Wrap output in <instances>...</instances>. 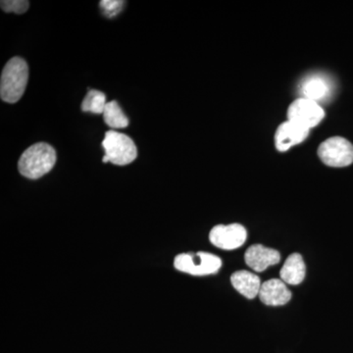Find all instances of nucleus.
Here are the masks:
<instances>
[{"label": "nucleus", "mask_w": 353, "mask_h": 353, "mask_svg": "<svg viewBox=\"0 0 353 353\" xmlns=\"http://www.w3.org/2000/svg\"><path fill=\"white\" fill-rule=\"evenodd\" d=\"M29 80V67L23 58L14 57L7 62L0 80V97L3 101L16 103L24 94Z\"/></svg>", "instance_id": "obj_1"}, {"label": "nucleus", "mask_w": 353, "mask_h": 353, "mask_svg": "<svg viewBox=\"0 0 353 353\" xmlns=\"http://www.w3.org/2000/svg\"><path fill=\"white\" fill-rule=\"evenodd\" d=\"M57 152L54 148L46 143H34L25 150L18 162L19 172L26 178L39 179L54 167Z\"/></svg>", "instance_id": "obj_2"}, {"label": "nucleus", "mask_w": 353, "mask_h": 353, "mask_svg": "<svg viewBox=\"0 0 353 353\" xmlns=\"http://www.w3.org/2000/svg\"><path fill=\"white\" fill-rule=\"evenodd\" d=\"M102 148L105 150L102 161L111 162L119 166L132 163L138 157V150L134 141L127 134L116 131L105 132Z\"/></svg>", "instance_id": "obj_3"}, {"label": "nucleus", "mask_w": 353, "mask_h": 353, "mask_svg": "<svg viewBox=\"0 0 353 353\" xmlns=\"http://www.w3.org/2000/svg\"><path fill=\"white\" fill-rule=\"evenodd\" d=\"M174 266L176 270L194 276H208L217 273L222 260L208 252L182 253L176 255Z\"/></svg>", "instance_id": "obj_4"}, {"label": "nucleus", "mask_w": 353, "mask_h": 353, "mask_svg": "<svg viewBox=\"0 0 353 353\" xmlns=\"http://www.w3.org/2000/svg\"><path fill=\"white\" fill-rule=\"evenodd\" d=\"M318 155L323 163L330 167L350 166L353 162V145L345 138L333 137L320 145Z\"/></svg>", "instance_id": "obj_5"}, {"label": "nucleus", "mask_w": 353, "mask_h": 353, "mask_svg": "<svg viewBox=\"0 0 353 353\" xmlns=\"http://www.w3.org/2000/svg\"><path fill=\"white\" fill-rule=\"evenodd\" d=\"M324 117L325 111L319 103L304 97L292 102L288 110V120L308 130L317 126Z\"/></svg>", "instance_id": "obj_6"}, {"label": "nucleus", "mask_w": 353, "mask_h": 353, "mask_svg": "<svg viewBox=\"0 0 353 353\" xmlns=\"http://www.w3.org/2000/svg\"><path fill=\"white\" fill-rule=\"evenodd\" d=\"M248 232L241 224L218 225L211 230L209 240L216 248L233 250L241 248L245 243Z\"/></svg>", "instance_id": "obj_7"}, {"label": "nucleus", "mask_w": 353, "mask_h": 353, "mask_svg": "<svg viewBox=\"0 0 353 353\" xmlns=\"http://www.w3.org/2000/svg\"><path fill=\"white\" fill-rule=\"evenodd\" d=\"M310 130L288 120L279 126L275 134V145L279 152H284L292 146L303 143L307 138Z\"/></svg>", "instance_id": "obj_8"}, {"label": "nucleus", "mask_w": 353, "mask_h": 353, "mask_svg": "<svg viewBox=\"0 0 353 353\" xmlns=\"http://www.w3.org/2000/svg\"><path fill=\"white\" fill-rule=\"evenodd\" d=\"M245 263L255 272H263L268 267L278 264L281 260L280 252L262 245L250 246L245 255Z\"/></svg>", "instance_id": "obj_9"}, {"label": "nucleus", "mask_w": 353, "mask_h": 353, "mask_svg": "<svg viewBox=\"0 0 353 353\" xmlns=\"http://www.w3.org/2000/svg\"><path fill=\"white\" fill-rule=\"evenodd\" d=\"M259 296L265 305L281 306L289 303L292 292L282 280L271 279L261 285Z\"/></svg>", "instance_id": "obj_10"}, {"label": "nucleus", "mask_w": 353, "mask_h": 353, "mask_svg": "<svg viewBox=\"0 0 353 353\" xmlns=\"http://www.w3.org/2000/svg\"><path fill=\"white\" fill-rule=\"evenodd\" d=\"M231 283L234 289L248 299L259 296L261 288L259 276L245 270L234 272L231 277Z\"/></svg>", "instance_id": "obj_11"}, {"label": "nucleus", "mask_w": 353, "mask_h": 353, "mask_svg": "<svg viewBox=\"0 0 353 353\" xmlns=\"http://www.w3.org/2000/svg\"><path fill=\"white\" fill-rule=\"evenodd\" d=\"M281 280L288 285H297L305 278V264L299 253L290 255L280 271Z\"/></svg>", "instance_id": "obj_12"}, {"label": "nucleus", "mask_w": 353, "mask_h": 353, "mask_svg": "<svg viewBox=\"0 0 353 353\" xmlns=\"http://www.w3.org/2000/svg\"><path fill=\"white\" fill-rule=\"evenodd\" d=\"M329 85L325 79L320 76H311L303 83L301 92L304 99L318 102L322 101L329 94Z\"/></svg>", "instance_id": "obj_13"}, {"label": "nucleus", "mask_w": 353, "mask_h": 353, "mask_svg": "<svg viewBox=\"0 0 353 353\" xmlns=\"http://www.w3.org/2000/svg\"><path fill=\"white\" fill-rule=\"evenodd\" d=\"M102 115H103L104 122L111 129H124L129 126L130 121L123 112L117 101L108 102Z\"/></svg>", "instance_id": "obj_14"}, {"label": "nucleus", "mask_w": 353, "mask_h": 353, "mask_svg": "<svg viewBox=\"0 0 353 353\" xmlns=\"http://www.w3.org/2000/svg\"><path fill=\"white\" fill-rule=\"evenodd\" d=\"M106 104V95L101 90H90L83 99L82 110L83 112L103 114Z\"/></svg>", "instance_id": "obj_15"}, {"label": "nucleus", "mask_w": 353, "mask_h": 353, "mask_svg": "<svg viewBox=\"0 0 353 353\" xmlns=\"http://www.w3.org/2000/svg\"><path fill=\"white\" fill-rule=\"evenodd\" d=\"M124 4L125 1H118V0H101L99 2L102 12L108 18L115 17L117 14H119Z\"/></svg>", "instance_id": "obj_16"}, {"label": "nucleus", "mask_w": 353, "mask_h": 353, "mask_svg": "<svg viewBox=\"0 0 353 353\" xmlns=\"http://www.w3.org/2000/svg\"><path fill=\"white\" fill-rule=\"evenodd\" d=\"M29 1L26 0H6L1 1L2 10L7 13L23 14L29 9Z\"/></svg>", "instance_id": "obj_17"}]
</instances>
